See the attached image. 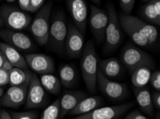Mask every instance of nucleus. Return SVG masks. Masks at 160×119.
Instances as JSON below:
<instances>
[{
  "label": "nucleus",
  "instance_id": "nucleus-46",
  "mask_svg": "<svg viewBox=\"0 0 160 119\" xmlns=\"http://www.w3.org/2000/svg\"><path fill=\"white\" fill-rule=\"evenodd\" d=\"M0 1H1V0H0Z\"/></svg>",
  "mask_w": 160,
  "mask_h": 119
},
{
  "label": "nucleus",
  "instance_id": "nucleus-6",
  "mask_svg": "<svg viewBox=\"0 0 160 119\" xmlns=\"http://www.w3.org/2000/svg\"><path fill=\"white\" fill-rule=\"evenodd\" d=\"M0 17L4 24L12 30H22L31 23V16L12 7H4L0 11Z\"/></svg>",
  "mask_w": 160,
  "mask_h": 119
},
{
  "label": "nucleus",
  "instance_id": "nucleus-42",
  "mask_svg": "<svg viewBox=\"0 0 160 119\" xmlns=\"http://www.w3.org/2000/svg\"><path fill=\"white\" fill-rule=\"evenodd\" d=\"M4 24V21H3V20H2V18L0 17V27H1L2 26H3Z\"/></svg>",
  "mask_w": 160,
  "mask_h": 119
},
{
  "label": "nucleus",
  "instance_id": "nucleus-10",
  "mask_svg": "<svg viewBox=\"0 0 160 119\" xmlns=\"http://www.w3.org/2000/svg\"><path fill=\"white\" fill-rule=\"evenodd\" d=\"M46 94L45 89L40 83L39 78L31 73L30 84L28 86L25 107L27 109L37 108L45 103Z\"/></svg>",
  "mask_w": 160,
  "mask_h": 119
},
{
  "label": "nucleus",
  "instance_id": "nucleus-17",
  "mask_svg": "<svg viewBox=\"0 0 160 119\" xmlns=\"http://www.w3.org/2000/svg\"><path fill=\"white\" fill-rule=\"evenodd\" d=\"M85 98L86 94L81 91H71L65 93L60 99V119H63L65 116Z\"/></svg>",
  "mask_w": 160,
  "mask_h": 119
},
{
  "label": "nucleus",
  "instance_id": "nucleus-31",
  "mask_svg": "<svg viewBox=\"0 0 160 119\" xmlns=\"http://www.w3.org/2000/svg\"><path fill=\"white\" fill-rule=\"evenodd\" d=\"M149 81L152 86L157 91H160V72L159 71H154L153 74H152Z\"/></svg>",
  "mask_w": 160,
  "mask_h": 119
},
{
  "label": "nucleus",
  "instance_id": "nucleus-22",
  "mask_svg": "<svg viewBox=\"0 0 160 119\" xmlns=\"http://www.w3.org/2000/svg\"><path fill=\"white\" fill-rule=\"evenodd\" d=\"M142 15L148 21L160 26V0H150L143 7Z\"/></svg>",
  "mask_w": 160,
  "mask_h": 119
},
{
  "label": "nucleus",
  "instance_id": "nucleus-30",
  "mask_svg": "<svg viewBox=\"0 0 160 119\" xmlns=\"http://www.w3.org/2000/svg\"><path fill=\"white\" fill-rule=\"evenodd\" d=\"M136 0H119L120 7L123 14L130 15L134 8Z\"/></svg>",
  "mask_w": 160,
  "mask_h": 119
},
{
  "label": "nucleus",
  "instance_id": "nucleus-12",
  "mask_svg": "<svg viewBox=\"0 0 160 119\" xmlns=\"http://www.w3.org/2000/svg\"><path fill=\"white\" fill-rule=\"evenodd\" d=\"M84 45L83 33L76 26L71 24L67 30L65 42V51L71 58H78L81 56Z\"/></svg>",
  "mask_w": 160,
  "mask_h": 119
},
{
  "label": "nucleus",
  "instance_id": "nucleus-3",
  "mask_svg": "<svg viewBox=\"0 0 160 119\" xmlns=\"http://www.w3.org/2000/svg\"><path fill=\"white\" fill-rule=\"evenodd\" d=\"M108 21L105 33V47L106 52H111L118 47L122 42V30L118 14L112 4L107 5Z\"/></svg>",
  "mask_w": 160,
  "mask_h": 119
},
{
  "label": "nucleus",
  "instance_id": "nucleus-38",
  "mask_svg": "<svg viewBox=\"0 0 160 119\" xmlns=\"http://www.w3.org/2000/svg\"><path fill=\"white\" fill-rule=\"evenodd\" d=\"M1 119H12L10 114H9L7 111L2 110L1 114Z\"/></svg>",
  "mask_w": 160,
  "mask_h": 119
},
{
  "label": "nucleus",
  "instance_id": "nucleus-33",
  "mask_svg": "<svg viewBox=\"0 0 160 119\" xmlns=\"http://www.w3.org/2000/svg\"><path fill=\"white\" fill-rule=\"evenodd\" d=\"M45 3V0H30V12H35L40 9Z\"/></svg>",
  "mask_w": 160,
  "mask_h": 119
},
{
  "label": "nucleus",
  "instance_id": "nucleus-9",
  "mask_svg": "<svg viewBox=\"0 0 160 119\" xmlns=\"http://www.w3.org/2000/svg\"><path fill=\"white\" fill-rule=\"evenodd\" d=\"M90 26L97 42L102 43L105 39V33L108 21V13L94 5L91 6Z\"/></svg>",
  "mask_w": 160,
  "mask_h": 119
},
{
  "label": "nucleus",
  "instance_id": "nucleus-14",
  "mask_svg": "<svg viewBox=\"0 0 160 119\" xmlns=\"http://www.w3.org/2000/svg\"><path fill=\"white\" fill-rule=\"evenodd\" d=\"M28 66L40 74H51L55 71L54 62L51 57L42 54H31L25 56Z\"/></svg>",
  "mask_w": 160,
  "mask_h": 119
},
{
  "label": "nucleus",
  "instance_id": "nucleus-28",
  "mask_svg": "<svg viewBox=\"0 0 160 119\" xmlns=\"http://www.w3.org/2000/svg\"><path fill=\"white\" fill-rule=\"evenodd\" d=\"M40 119H60V99H57L45 109Z\"/></svg>",
  "mask_w": 160,
  "mask_h": 119
},
{
  "label": "nucleus",
  "instance_id": "nucleus-18",
  "mask_svg": "<svg viewBox=\"0 0 160 119\" xmlns=\"http://www.w3.org/2000/svg\"><path fill=\"white\" fill-rule=\"evenodd\" d=\"M0 49L3 52L6 59L8 60L14 67L25 69L28 66L25 58H24L15 48L7 43L0 42Z\"/></svg>",
  "mask_w": 160,
  "mask_h": 119
},
{
  "label": "nucleus",
  "instance_id": "nucleus-26",
  "mask_svg": "<svg viewBox=\"0 0 160 119\" xmlns=\"http://www.w3.org/2000/svg\"><path fill=\"white\" fill-rule=\"evenodd\" d=\"M76 72L74 67L70 64L63 65L60 69V81L66 88H71L75 85Z\"/></svg>",
  "mask_w": 160,
  "mask_h": 119
},
{
  "label": "nucleus",
  "instance_id": "nucleus-24",
  "mask_svg": "<svg viewBox=\"0 0 160 119\" xmlns=\"http://www.w3.org/2000/svg\"><path fill=\"white\" fill-rule=\"evenodd\" d=\"M152 71L150 68L142 66L138 68L133 71L132 82L137 88H143L149 83L151 78Z\"/></svg>",
  "mask_w": 160,
  "mask_h": 119
},
{
  "label": "nucleus",
  "instance_id": "nucleus-19",
  "mask_svg": "<svg viewBox=\"0 0 160 119\" xmlns=\"http://www.w3.org/2000/svg\"><path fill=\"white\" fill-rule=\"evenodd\" d=\"M118 21H119L120 26H122L123 31L127 34L128 36L132 39V40L137 45L140 46V47H145L147 46L150 45L149 41H148L146 36H144L137 31L134 27L131 25L129 22L125 19L124 16H123V13H120L118 14Z\"/></svg>",
  "mask_w": 160,
  "mask_h": 119
},
{
  "label": "nucleus",
  "instance_id": "nucleus-20",
  "mask_svg": "<svg viewBox=\"0 0 160 119\" xmlns=\"http://www.w3.org/2000/svg\"><path fill=\"white\" fill-rule=\"evenodd\" d=\"M98 66V69L108 79L118 78L122 73V64L116 58L101 60Z\"/></svg>",
  "mask_w": 160,
  "mask_h": 119
},
{
  "label": "nucleus",
  "instance_id": "nucleus-15",
  "mask_svg": "<svg viewBox=\"0 0 160 119\" xmlns=\"http://www.w3.org/2000/svg\"><path fill=\"white\" fill-rule=\"evenodd\" d=\"M0 37L7 43L12 46L16 49L29 51L32 49V42L25 34L15 30H4L0 31Z\"/></svg>",
  "mask_w": 160,
  "mask_h": 119
},
{
  "label": "nucleus",
  "instance_id": "nucleus-41",
  "mask_svg": "<svg viewBox=\"0 0 160 119\" xmlns=\"http://www.w3.org/2000/svg\"><path fill=\"white\" fill-rule=\"evenodd\" d=\"M4 94V89L2 88V87H0V97L2 96V95Z\"/></svg>",
  "mask_w": 160,
  "mask_h": 119
},
{
  "label": "nucleus",
  "instance_id": "nucleus-36",
  "mask_svg": "<svg viewBox=\"0 0 160 119\" xmlns=\"http://www.w3.org/2000/svg\"><path fill=\"white\" fill-rule=\"evenodd\" d=\"M152 101L153 106L156 108H160V94L159 91L155 92L153 94V96L152 97Z\"/></svg>",
  "mask_w": 160,
  "mask_h": 119
},
{
  "label": "nucleus",
  "instance_id": "nucleus-39",
  "mask_svg": "<svg viewBox=\"0 0 160 119\" xmlns=\"http://www.w3.org/2000/svg\"><path fill=\"white\" fill-rule=\"evenodd\" d=\"M5 59H6V58H5V57H4L3 52H2V50L0 49V68H2V64H3V63Z\"/></svg>",
  "mask_w": 160,
  "mask_h": 119
},
{
  "label": "nucleus",
  "instance_id": "nucleus-2",
  "mask_svg": "<svg viewBox=\"0 0 160 119\" xmlns=\"http://www.w3.org/2000/svg\"><path fill=\"white\" fill-rule=\"evenodd\" d=\"M52 7L51 2L43 5L30 24V30L33 37L41 46L48 43L50 30V17Z\"/></svg>",
  "mask_w": 160,
  "mask_h": 119
},
{
  "label": "nucleus",
  "instance_id": "nucleus-44",
  "mask_svg": "<svg viewBox=\"0 0 160 119\" xmlns=\"http://www.w3.org/2000/svg\"><path fill=\"white\" fill-rule=\"evenodd\" d=\"M142 2H149L150 0H142Z\"/></svg>",
  "mask_w": 160,
  "mask_h": 119
},
{
  "label": "nucleus",
  "instance_id": "nucleus-37",
  "mask_svg": "<svg viewBox=\"0 0 160 119\" xmlns=\"http://www.w3.org/2000/svg\"><path fill=\"white\" fill-rule=\"evenodd\" d=\"M12 68H14V66L12 65L11 63L9 62L8 60H7V59L4 60L3 64H2V69L5 70V71H9L12 69Z\"/></svg>",
  "mask_w": 160,
  "mask_h": 119
},
{
  "label": "nucleus",
  "instance_id": "nucleus-21",
  "mask_svg": "<svg viewBox=\"0 0 160 119\" xmlns=\"http://www.w3.org/2000/svg\"><path fill=\"white\" fill-rule=\"evenodd\" d=\"M102 98L100 96H91L85 98L77 104L68 114L70 116H79L89 113L101 105Z\"/></svg>",
  "mask_w": 160,
  "mask_h": 119
},
{
  "label": "nucleus",
  "instance_id": "nucleus-16",
  "mask_svg": "<svg viewBox=\"0 0 160 119\" xmlns=\"http://www.w3.org/2000/svg\"><path fill=\"white\" fill-rule=\"evenodd\" d=\"M123 16L133 27H134L137 31L146 36L150 45L153 44L157 42V38H158V31L155 26L145 22L142 19L136 17V16L125 14H123Z\"/></svg>",
  "mask_w": 160,
  "mask_h": 119
},
{
  "label": "nucleus",
  "instance_id": "nucleus-13",
  "mask_svg": "<svg viewBox=\"0 0 160 119\" xmlns=\"http://www.w3.org/2000/svg\"><path fill=\"white\" fill-rule=\"evenodd\" d=\"M68 7L76 26L81 33H84L88 18L86 0H68Z\"/></svg>",
  "mask_w": 160,
  "mask_h": 119
},
{
  "label": "nucleus",
  "instance_id": "nucleus-34",
  "mask_svg": "<svg viewBox=\"0 0 160 119\" xmlns=\"http://www.w3.org/2000/svg\"><path fill=\"white\" fill-rule=\"evenodd\" d=\"M124 119H147L144 115L138 111H134L130 112L126 116Z\"/></svg>",
  "mask_w": 160,
  "mask_h": 119
},
{
  "label": "nucleus",
  "instance_id": "nucleus-23",
  "mask_svg": "<svg viewBox=\"0 0 160 119\" xmlns=\"http://www.w3.org/2000/svg\"><path fill=\"white\" fill-rule=\"evenodd\" d=\"M136 90L135 96L137 103L143 111L149 114L153 113L154 106L152 103V96L149 91L147 89L139 88Z\"/></svg>",
  "mask_w": 160,
  "mask_h": 119
},
{
  "label": "nucleus",
  "instance_id": "nucleus-4",
  "mask_svg": "<svg viewBox=\"0 0 160 119\" xmlns=\"http://www.w3.org/2000/svg\"><path fill=\"white\" fill-rule=\"evenodd\" d=\"M121 59L126 67L132 72L138 68H150L153 67L154 65L152 58L146 52L130 43L123 47L121 53Z\"/></svg>",
  "mask_w": 160,
  "mask_h": 119
},
{
  "label": "nucleus",
  "instance_id": "nucleus-35",
  "mask_svg": "<svg viewBox=\"0 0 160 119\" xmlns=\"http://www.w3.org/2000/svg\"><path fill=\"white\" fill-rule=\"evenodd\" d=\"M19 6L22 10L30 11V0H18Z\"/></svg>",
  "mask_w": 160,
  "mask_h": 119
},
{
  "label": "nucleus",
  "instance_id": "nucleus-29",
  "mask_svg": "<svg viewBox=\"0 0 160 119\" xmlns=\"http://www.w3.org/2000/svg\"><path fill=\"white\" fill-rule=\"evenodd\" d=\"M10 115L12 119H36L38 114L35 111H23V112H13Z\"/></svg>",
  "mask_w": 160,
  "mask_h": 119
},
{
  "label": "nucleus",
  "instance_id": "nucleus-32",
  "mask_svg": "<svg viewBox=\"0 0 160 119\" xmlns=\"http://www.w3.org/2000/svg\"><path fill=\"white\" fill-rule=\"evenodd\" d=\"M9 84V71L0 68V87Z\"/></svg>",
  "mask_w": 160,
  "mask_h": 119
},
{
  "label": "nucleus",
  "instance_id": "nucleus-40",
  "mask_svg": "<svg viewBox=\"0 0 160 119\" xmlns=\"http://www.w3.org/2000/svg\"><path fill=\"white\" fill-rule=\"evenodd\" d=\"M93 3H95L96 4H98V5H101V0H91Z\"/></svg>",
  "mask_w": 160,
  "mask_h": 119
},
{
  "label": "nucleus",
  "instance_id": "nucleus-5",
  "mask_svg": "<svg viewBox=\"0 0 160 119\" xmlns=\"http://www.w3.org/2000/svg\"><path fill=\"white\" fill-rule=\"evenodd\" d=\"M67 26L63 14L58 12L50 24L48 41L50 47L58 54H62L65 50V42L67 36Z\"/></svg>",
  "mask_w": 160,
  "mask_h": 119
},
{
  "label": "nucleus",
  "instance_id": "nucleus-25",
  "mask_svg": "<svg viewBox=\"0 0 160 119\" xmlns=\"http://www.w3.org/2000/svg\"><path fill=\"white\" fill-rule=\"evenodd\" d=\"M40 83L45 90L52 94H57L61 89V82L52 74H42L40 79Z\"/></svg>",
  "mask_w": 160,
  "mask_h": 119
},
{
  "label": "nucleus",
  "instance_id": "nucleus-7",
  "mask_svg": "<svg viewBox=\"0 0 160 119\" xmlns=\"http://www.w3.org/2000/svg\"><path fill=\"white\" fill-rule=\"evenodd\" d=\"M133 105L132 103H127L118 106L97 108L88 113L79 115L71 119H117L132 108Z\"/></svg>",
  "mask_w": 160,
  "mask_h": 119
},
{
  "label": "nucleus",
  "instance_id": "nucleus-27",
  "mask_svg": "<svg viewBox=\"0 0 160 119\" xmlns=\"http://www.w3.org/2000/svg\"><path fill=\"white\" fill-rule=\"evenodd\" d=\"M31 73L14 67L9 71V84L11 86H20L30 79Z\"/></svg>",
  "mask_w": 160,
  "mask_h": 119
},
{
  "label": "nucleus",
  "instance_id": "nucleus-11",
  "mask_svg": "<svg viewBox=\"0 0 160 119\" xmlns=\"http://www.w3.org/2000/svg\"><path fill=\"white\" fill-rule=\"evenodd\" d=\"M30 80V79L20 86H11L8 89L1 98V105L14 108H17L23 105L26 101Z\"/></svg>",
  "mask_w": 160,
  "mask_h": 119
},
{
  "label": "nucleus",
  "instance_id": "nucleus-8",
  "mask_svg": "<svg viewBox=\"0 0 160 119\" xmlns=\"http://www.w3.org/2000/svg\"><path fill=\"white\" fill-rule=\"evenodd\" d=\"M97 84L104 95L112 100H120L127 95L128 89L125 84L111 81L104 76L99 69L97 73Z\"/></svg>",
  "mask_w": 160,
  "mask_h": 119
},
{
  "label": "nucleus",
  "instance_id": "nucleus-1",
  "mask_svg": "<svg viewBox=\"0 0 160 119\" xmlns=\"http://www.w3.org/2000/svg\"><path fill=\"white\" fill-rule=\"evenodd\" d=\"M81 71L86 86L91 93H95L97 87L98 73V57L96 48L91 40L88 41L83 47L81 52Z\"/></svg>",
  "mask_w": 160,
  "mask_h": 119
},
{
  "label": "nucleus",
  "instance_id": "nucleus-43",
  "mask_svg": "<svg viewBox=\"0 0 160 119\" xmlns=\"http://www.w3.org/2000/svg\"><path fill=\"white\" fill-rule=\"evenodd\" d=\"M7 2H9V3H12V2H14L15 0H6Z\"/></svg>",
  "mask_w": 160,
  "mask_h": 119
},
{
  "label": "nucleus",
  "instance_id": "nucleus-45",
  "mask_svg": "<svg viewBox=\"0 0 160 119\" xmlns=\"http://www.w3.org/2000/svg\"><path fill=\"white\" fill-rule=\"evenodd\" d=\"M1 114H2V111H1V108H0V119H1Z\"/></svg>",
  "mask_w": 160,
  "mask_h": 119
}]
</instances>
